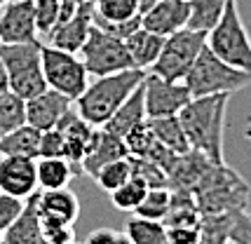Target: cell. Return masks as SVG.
I'll return each instance as SVG.
<instances>
[{"label":"cell","mask_w":251,"mask_h":244,"mask_svg":"<svg viewBox=\"0 0 251 244\" xmlns=\"http://www.w3.org/2000/svg\"><path fill=\"white\" fill-rule=\"evenodd\" d=\"M73 244H85V242H73Z\"/></svg>","instance_id":"c3c4849f"},{"label":"cell","mask_w":251,"mask_h":244,"mask_svg":"<svg viewBox=\"0 0 251 244\" xmlns=\"http://www.w3.org/2000/svg\"><path fill=\"white\" fill-rule=\"evenodd\" d=\"M230 94H211L190 99L188 106L178 113V120L183 124L190 148L214 162L223 165V136H226V118H228Z\"/></svg>","instance_id":"6da1fadb"},{"label":"cell","mask_w":251,"mask_h":244,"mask_svg":"<svg viewBox=\"0 0 251 244\" xmlns=\"http://www.w3.org/2000/svg\"><path fill=\"white\" fill-rule=\"evenodd\" d=\"M35 5V24H38V33L47 35L59 22V10H61V0H33Z\"/></svg>","instance_id":"d590c367"},{"label":"cell","mask_w":251,"mask_h":244,"mask_svg":"<svg viewBox=\"0 0 251 244\" xmlns=\"http://www.w3.org/2000/svg\"><path fill=\"white\" fill-rule=\"evenodd\" d=\"M56 129L64 134V141H66V160L71 165H75L82 169V160L87 157V153L94 148L97 144V136L101 127H94L89 124L87 120L80 118V113L75 108L66 113L61 122L56 124Z\"/></svg>","instance_id":"4fadbf2b"},{"label":"cell","mask_w":251,"mask_h":244,"mask_svg":"<svg viewBox=\"0 0 251 244\" xmlns=\"http://www.w3.org/2000/svg\"><path fill=\"white\" fill-rule=\"evenodd\" d=\"M40 40L33 0L5 2L0 10V45H24Z\"/></svg>","instance_id":"8fae6325"},{"label":"cell","mask_w":251,"mask_h":244,"mask_svg":"<svg viewBox=\"0 0 251 244\" xmlns=\"http://www.w3.org/2000/svg\"><path fill=\"white\" fill-rule=\"evenodd\" d=\"M5 244H40L43 230H40V209H38V193H33L24 202L22 214L14 219L10 228L2 233Z\"/></svg>","instance_id":"e0dca14e"},{"label":"cell","mask_w":251,"mask_h":244,"mask_svg":"<svg viewBox=\"0 0 251 244\" xmlns=\"http://www.w3.org/2000/svg\"><path fill=\"white\" fill-rule=\"evenodd\" d=\"M143 97H146V115L151 118H167V115H178L193 99L183 82H172L146 73L143 80Z\"/></svg>","instance_id":"30bf717a"},{"label":"cell","mask_w":251,"mask_h":244,"mask_svg":"<svg viewBox=\"0 0 251 244\" xmlns=\"http://www.w3.org/2000/svg\"><path fill=\"white\" fill-rule=\"evenodd\" d=\"M193 195H195L197 209L202 211V216H209V214H237V211L247 209L251 188L232 167L223 162V165L209 167V171L197 183Z\"/></svg>","instance_id":"3957f363"},{"label":"cell","mask_w":251,"mask_h":244,"mask_svg":"<svg viewBox=\"0 0 251 244\" xmlns=\"http://www.w3.org/2000/svg\"><path fill=\"white\" fill-rule=\"evenodd\" d=\"M7 89H10V78H7V68L0 59V94H5Z\"/></svg>","instance_id":"ee69618b"},{"label":"cell","mask_w":251,"mask_h":244,"mask_svg":"<svg viewBox=\"0 0 251 244\" xmlns=\"http://www.w3.org/2000/svg\"><path fill=\"white\" fill-rule=\"evenodd\" d=\"M127 45V52H129L131 61H134V68H141V71H151L153 64L157 61V56L162 52L164 38L162 35H155L146 28H136L134 33L125 40Z\"/></svg>","instance_id":"7402d4cb"},{"label":"cell","mask_w":251,"mask_h":244,"mask_svg":"<svg viewBox=\"0 0 251 244\" xmlns=\"http://www.w3.org/2000/svg\"><path fill=\"white\" fill-rule=\"evenodd\" d=\"M26 124V101L7 89L5 94H0V136L10 134Z\"/></svg>","instance_id":"83f0119b"},{"label":"cell","mask_w":251,"mask_h":244,"mask_svg":"<svg viewBox=\"0 0 251 244\" xmlns=\"http://www.w3.org/2000/svg\"><path fill=\"white\" fill-rule=\"evenodd\" d=\"M40 56H43V73L50 89L61 92V94H66L68 99L73 101L87 89L89 73L77 54L56 49V47H50V45H43Z\"/></svg>","instance_id":"9c48e42d"},{"label":"cell","mask_w":251,"mask_h":244,"mask_svg":"<svg viewBox=\"0 0 251 244\" xmlns=\"http://www.w3.org/2000/svg\"><path fill=\"white\" fill-rule=\"evenodd\" d=\"M0 244H5V242H0Z\"/></svg>","instance_id":"816d5d0a"},{"label":"cell","mask_w":251,"mask_h":244,"mask_svg":"<svg viewBox=\"0 0 251 244\" xmlns=\"http://www.w3.org/2000/svg\"><path fill=\"white\" fill-rule=\"evenodd\" d=\"M146 122H148V115H146V97H143V82H141V87L134 89L129 99L118 108V113L103 124V129H108L110 134L125 139L131 129L141 127Z\"/></svg>","instance_id":"44dd1931"},{"label":"cell","mask_w":251,"mask_h":244,"mask_svg":"<svg viewBox=\"0 0 251 244\" xmlns=\"http://www.w3.org/2000/svg\"><path fill=\"white\" fill-rule=\"evenodd\" d=\"M0 10H2V2H0Z\"/></svg>","instance_id":"681fc988"},{"label":"cell","mask_w":251,"mask_h":244,"mask_svg":"<svg viewBox=\"0 0 251 244\" xmlns=\"http://www.w3.org/2000/svg\"><path fill=\"white\" fill-rule=\"evenodd\" d=\"M183 85L188 87L193 99L211 97V94H230L232 97L235 92L249 87L251 75L240 71V68H232L226 61H221L219 56L204 45V49L195 59L193 68L183 78Z\"/></svg>","instance_id":"277c9868"},{"label":"cell","mask_w":251,"mask_h":244,"mask_svg":"<svg viewBox=\"0 0 251 244\" xmlns=\"http://www.w3.org/2000/svg\"><path fill=\"white\" fill-rule=\"evenodd\" d=\"M73 103L75 101L68 99L66 94L47 87L43 94L26 101V124L35 127L38 132L56 129V124L61 122L66 113L73 108Z\"/></svg>","instance_id":"2e32d148"},{"label":"cell","mask_w":251,"mask_h":244,"mask_svg":"<svg viewBox=\"0 0 251 244\" xmlns=\"http://www.w3.org/2000/svg\"><path fill=\"white\" fill-rule=\"evenodd\" d=\"M228 2L230 0H188V5H190L188 28L209 33L216 26V22L221 19V14L226 12Z\"/></svg>","instance_id":"4316f807"},{"label":"cell","mask_w":251,"mask_h":244,"mask_svg":"<svg viewBox=\"0 0 251 244\" xmlns=\"http://www.w3.org/2000/svg\"><path fill=\"white\" fill-rule=\"evenodd\" d=\"M40 134L35 127L24 124L19 129L0 136V155L2 157H33L38 160V148H40Z\"/></svg>","instance_id":"cb8c5ba5"},{"label":"cell","mask_w":251,"mask_h":244,"mask_svg":"<svg viewBox=\"0 0 251 244\" xmlns=\"http://www.w3.org/2000/svg\"><path fill=\"white\" fill-rule=\"evenodd\" d=\"M143 80H146V71L141 68H129V71L97 78L75 99V111L89 124L103 127L118 113L122 103L131 97V92L141 87Z\"/></svg>","instance_id":"7a4b0ae2"},{"label":"cell","mask_w":251,"mask_h":244,"mask_svg":"<svg viewBox=\"0 0 251 244\" xmlns=\"http://www.w3.org/2000/svg\"><path fill=\"white\" fill-rule=\"evenodd\" d=\"M38 209L40 216H50L73 225L80 216V200L71 188L38 190Z\"/></svg>","instance_id":"ffe728a7"},{"label":"cell","mask_w":251,"mask_h":244,"mask_svg":"<svg viewBox=\"0 0 251 244\" xmlns=\"http://www.w3.org/2000/svg\"><path fill=\"white\" fill-rule=\"evenodd\" d=\"M0 2H2V5H5V2H17V0H0Z\"/></svg>","instance_id":"bcb514c9"},{"label":"cell","mask_w":251,"mask_h":244,"mask_svg":"<svg viewBox=\"0 0 251 244\" xmlns=\"http://www.w3.org/2000/svg\"><path fill=\"white\" fill-rule=\"evenodd\" d=\"M40 244H45V242H40Z\"/></svg>","instance_id":"f5cc1de1"},{"label":"cell","mask_w":251,"mask_h":244,"mask_svg":"<svg viewBox=\"0 0 251 244\" xmlns=\"http://www.w3.org/2000/svg\"><path fill=\"white\" fill-rule=\"evenodd\" d=\"M40 49H43L40 40L24 45H0V59L7 68L10 89L24 101L33 99L47 89Z\"/></svg>","instance_id":"8992f818"},{"label":"cell","mask_w":251,"mask_h":244,"mask_svg":"<svg viewBox=\"0 0 251 244\" xmlns=\"http://www.w3.org/2000/svg\"><path fill=\"white\" fill-rule=\"evenodd\" d=\"M153 144H155V136L151 132V127H148V122L141 124V127H136V129H131L125 136V146H127L129 157H146Z\"/></svg>","instance_id":"8d00e7d4"},{"label":"cell","mask_w":251,"mask_h":244,"mask_svg":"<svg viewBox=\"0 0 251 244\" xmlns=\"http://www.w3.org/2000/svg\"><path fill=\"white\" fill-rule=\"evenodd\" d=\"M77 56L82 59L87 73L94 75V78H103V75H113V73L134 68V61H131L129 52H127L125 40L101 31L99 26L92 28L87 43L82 45Z\"/></svg>","instance_id":"ba28073f"},{"label":"cell","mask_w":251,"mask_h":244,"mask_svg":"<svg viewBox=\"0 0 251 244\" xmlns=\"http://www.w3.org/2000/svg\"><path fill=\"white\" fill-rule=\"evenodd\" d=\"M200 228H167L169 244H197Z\"/></svg>","instance_id":"7bdbcfd3"},{"label":"cell","mask_w":251,"mask_h":244,"mask_svg":"<svg viewBox=\"0 0 251 244\" xmlns=\"http://www.w3.org/2000/svg\"><path fill=\"white\" fill-rule=\"evenodd\" d=\"M230 244H251V214L237 211L230 225Z\"/></svg>","instance_id":"ab89813d"},{"label":"cell","mask_w":251,"mask_h":244,"mask_svg":"<svg viewBox=\"0 0 251 244\" xmlns=\"http://www.w3.org/2000/svg\"><path fill=\"white\" fill-rule=\"evenodd\" d=\"M129 162H131V169H134V176L143 178L148 188H169V176L157 165H153L151 160H146V157H129Z\"/></svg>","instance_id":"e575fe53"},{"label":"cell","mask_w":251,"mask_h":244,"mask_svg":"<svg viewBox=\"0 0 251 244\" xmlns=\"http://www.w3.org/2000/svg\"><path fill=\"white\" fill-rule=\"evenodd\" d=\"M87 2H89V5H94V2H97V0H87Z\"/></svg>","instance_id":"7dc6e473"},{"label":"cell","mask_w":251,"mask_h":244,"mask_svg":"<svg viewBox=\"0 0 251 244\" xmlns=\"http://www.w3.org/2000/svg\"><path fill=\"white\" fill-rule=\"evenodd\" d=\"M172 207V190L169 188H148L146 197L136 207L134 216L148 219V221H164Z\"/></svg>","instance_id":"4dcf8cb0"},{"label":"cell","mask_w":251,"mask_h":244,"mask_svg":"<svg viewBox=\"0 0 251 244\" xmlns=\"http://www.w3.org/2000/svg\"><path fill=\"white\" fill-rule=\"evenodd\" d=\"M82 174V169L71 165L66 157H40L38 160V190L68 188V183Z\"/></svg>","instance_id":"603a6c76"},{"label":"cell","mask_w":251,"mask_h":244,"mask_svg":"<svg viewBox=\"0 0 251 244\" xmlns=\"http://www.w3.org/2000/svg\"><path fill=\"white\" fill-rule=\"evenodd\" d=\"M155 2H157V0H139V10H141V14H146V12L151 10Z\"/></svg>","instance_id":"f6af8a7d"},{"label":"cell","mask_w":251,"mask_h":244,"mask_svg":"<svg viewBox=\"0 0 251 244\" xmlns=\"http://www.w3.org/2000/svg\"><path fill=\"white\" fill-rule=\"evenodd\" d=\"M204 45H207V33L195 31V28H183L178 33L164 38L162 52L153 64L151 73L162 80L183 82L188 71L195 64V59L204 49Z\"/></svg>","instance_id":"52a82bcc"},{"label":"cell","mask_w":251,"mask_h":244,"mask_svg":"<svg viewBox=\"0 0 251 244\" xmlns=\"http://www.w3.org/2000/svg\"><path fill=\"white\" fill-rule=\"evenodd\" d=\"M24 202L26 200H19V197H12V195L0 193V237L14 223V219L22 214Z\"/></svg>","instance_id":"f35d334b"},{"label":"cell","mask_w":251,"mask_h":244,"mask_svg":"<svg viewBox=\"0 0 251 244\" xmlns=\"http://www.w3.org/2000/svg\"><path fill=\"white\" fill-rule=\"evenodd\" d=\"M85 244H131L127 233H118L113 228H97L87 235Z\"/></svg>","instance_id":"b9f144b4"},{"label":"cell","mask_w":251,"mask_h":244,"mask_svg":"<svg viewBox=\"0 0 251 244\" xmlns=\"http://www.w3.org/2000/svg\"><path fill=\"white\" fill-rule=\"evenodd\" d=\"M125 157H129L127 146H125V139H122V136H115V134H110L108 129L101 127L94 148H92L87 153V157L82 160V174H89V176L94 178L101 167L110 165V162H115V160H125Z\"/></svg>","instance_id":"d6986e66"},{"label":"cell","mask_w":251,"mask_h":244,"mask_svg":"<svg viewBox=\"0 0 251 244\" xmlns=\"http://www.w3.org/2000/svg\"><path fill=\"white\" fill-rule=\"evenodd\" d=\"M146 193H148V186H146V181L139 176H131L122 188L113 190L110 193V202H113V207L120 211H136V207L141 204V200L146 197Z\"/></svg>","instance_id":"d6a6232c"},{"label":"cell","mask_w":251,"mask_h":244,"mask_svg":"<svg viewBox=\"0 0 251 244\" xmlns=\"http://www.w3.org/2000/svg\"><path fill=\"white\" fill-rule=\"evenodd\" d=\"M0 193L19 200L38 193V160L0 155Z\"/></svg>","instance_id":"7c38bea8"},{"label":"cell","mask_w":251,"mask_h":244,"mask_svg":"<svg viewBox=\"0 0 251 244\" xmlns=\"http://www.w3.org/2000/svg\"><path fill=\"white\" fill-rule=\"evenodd\" d=\"M188 22H190L188 0H157L146 14H141V28L162 38L188 28Z\"/></svg>","instance_id":"9a60e30c"},{"label":"cell","mask_w":251,"mask_h":244,"mask_svg":"<svg viewBox=\"0 0 251 244\" xmlns=\"http://www.w3.org/2000/svg\"><path fill=\"white\" fill-rule=\"evenodd\" d=\"M125 233L131 240V244H169L167 228L162 221H148V219L134 216L129 219Z\"/></svg>","instance_id":"f546056e"},{"label":"cell","mask_w":251,"mask_h":244,"mask_svg":"<svg viewBox=\"0 0 251 244\" xmlns=\"http://www.w3.org/2000/svg\"><path fill=\"white\" fill-rule=\"evenodd\" d=\"M131 176H134L131 162H129V157H125V160H115V162H110V165L101 167L97 171V176H94V181L99 183V188L106 190L110 195L113 190L122 188Z\"/></svg>","instance_id":"1f68e13d"},{"label":"cell","mask_w":251,"mask_h":244,"mask_svg":"<svg viewBox=\"0 0 251 244\" xmlns=\"http://www.w3.org/2000/svg\"><path fill=\"white\" fill-rule=\"evenodd\" d=\"M148 127L153 132L155 141H160L162 146H167L169 150H174L176 155H183L190 150V141H188L183 124L178 120V115H167V118H151Z\"/></svg>","instance_id":"d4e9b609"},{"label":"cell","mask_w":251,"mask_h":244,"mask_svg":"<svg viewBox=\"0 0 251 244\" xmlns=\"http://www.w3.org/2000/svg\"><path fill=\"white\" fill-rule=\"evenodd\" d=\"M146 160H151L153 165H157V167H160V169L164 171V174L169 176V171L174 169V165H176V160H178V155H176L174 150H169L167 146H162L160 141H155V144L151 146V150H148Z\"/></svg>","instance_id":"60d3db41"},{"label":"cell","mask_w":251,"mask_h":244,"mask_svg":"<svg viewBox=\"0 0 251 244\" xmlns=\"http://www.w3.org/2000/svg\"><path fill=\"white\" fill-rule=\"evenodd\" d=\"M207 47L221 61L251 75V38L235 0H230L216 26L207 33Z\"/></svg>","instance_id":"5b68a950"},{"label":"cell","mask_w":251,"mask_h":244,"mask_svg":"<svg viewBox=\"0 0 251 244\" xmlns=\"http://www.w3.org/2000/svg\"><path fill=\"white\" fill-rule=\"evenodd\" d=\"M214 165L204 153H200L195 148H190L188 153L178 155L174 169L169 171V190H193L197 188V183L202 181V176L209 171V167Z\"/></svg>","instance_id":"ac0fdd59"},{"label":"cell","mask_w":251,"mask_h":244,"mask_svg":"<svg viewBox=\"0 0 251 244\" xmlns=\"http://www.w3.org/2000/svg\"><path fill=\"white\" fill-rule=\"evenodd\" d=\"M94 22L103 24H122L139 19V0H97L94 5Z\"/></svg>","instance_id":"484cf974"},{"label":"cell","mask_w":251,"mask_h":244,"mask_svg":"<svg viewBox=\"0 0 251 244\" xmlns=\"http://www.w3.org/2000/svg\"><path fill=\"white\" fill-rule=\"evenodd\" d=\"M0 242H2V237H0Z\"/></svg>","instance_id":"f907efd6"},{"label":"cell","mask_w":251,"mask_h":244,"mask_svg":"<svg viewBox=\"0 0 251 244\" xmlns=\"http://www.w3.org/2000/svg\"><path fill=\"white\" fill-rule=\"evenodd\" d=\"M40 157H66V141L59 129H47L40 134V148H38V160Z\"/></svg>","instance_id":"74e56055"},{"label":"cell","mask_w":251,"mask_h":244,"mask_svg":"<svg viewBox=\"0 0 251 244\" xmlns=\"http://www.w3.org/2000/svg\"><path fill=\"white\" fill-rule=\"evenodd\" d=\"M92 28H94V7H92L89 2H82L80 10H77L68 22L56 24L45 38H47V45H50V47H56V49L77 54V52L82 49V45L87 43Z\"/></svg>","instance_id":"5bb4252c"},{"label":"cell","mask_w":251,"mask_h":244,"mask_svg":"<svg viewBox=\"0 0 251 244\" xmlns=\"http://www.w3.org/2000/svg\"><path fill=\"white\" fill-rule=\"evenodd\" d=\"M235 214H209L200 221L197 244H230V225Z\"/></svg>","instance_id":"f1b7e54d"},{"label":"cell","mask_w":251,"mask_h":244,"mask_svg":"<svg viewBox=\"0 0 251 244\" xmlns=\"http://www.w3.org/2000/svg\"><path fill=\"white\" fill-rule=\"evenodd\" d=\"M40 230H43L45 244H73L75 242V230L71 223L56 221L50 216H40Z\"/></svg>","instance_id":"836d02e7"}]
</instances>
